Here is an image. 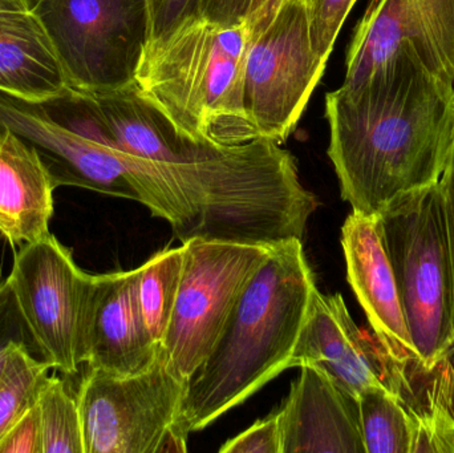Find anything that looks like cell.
<instances>
[{"label":"cell","mask_w":454,"mask_h":453,"mask_svg":"<svg viewBox=\"0 0 454 453\" xmlns=\"http://www.w3.org/2000/svg\"><path fill=\"white\" fill-rule=\"evenodd\" d=\"M327 154L352 212L381 215L436 185L454 138V84L410 45L364 80L325 96Z\"/></svg>","instance_id":"obj_1"},{"label":"cell","mask_w":454,"mask_h":453,"mask_svg":"<svg viewBox=\"0 0 454 453\" xmlns=\"http://www.w3.org/2000/svg\"><path fill=\"white\" fill-rule=\"evenodd\" d=\"M315 289L301 239L275 245L235 303L215 350L186 382L177 433L188 438L204 430L291 369Z\"/></svg>","instance_id":"obj_2"},{"label":"cell","mask_w":454,"mask_h":453,"mask_svg":"<svg viewBox=\"0 0 454 453\" xmlns=\"http://www.w3.org/2000/svg\"><path fill=\"white\" fill-rule=\"evenodd\" d=\"M247 21L225 26L204 15L152 37L136 74L140 92L197 141L239 145L258 133L245 106Z\"/></svg>","instance_id":"obj_3"},{"label":"cell","mask_w":454,"mask_h":453,"mask_svg":"<svg viewBox=\"0 0 454 453\" xmlns=\"http://www.w3.org/2000/svg\"><path fill=\"white\" fill-rule=\"evenodd\" d=\"M413 345L424 367L454 346V263L439 184L380 215Z\"/></svg>","instance_id":"obj_4"},{"label":"cell","mask_w":454,"mask_h":453,"mask_svg":"<svg viewBox=\"0 0 454 453\" xmlns=\"http://www.w3.org/2000/svg\"><path fill=\"white\" fill-rule=\"evenodd\" d=\"M68 79L82 92H106L136 82L153 35V0H35Z\"/></svg>","instance_id":"obj_5"},{"label":"cell","mask_w":454,"mask_h":453,"mask_svg":"<svg viewBox=\"0 0 454 453\" xmlns=\"http://www.w3.org/2000/svg\"><path fill=\"white\" fill-rule=\"evenodd\" d=\"M183 246L180 290L161 345L169 369L188 382L215 350L235 303L275 245L193 238Z\"/></svg>","instance_id":"obj_6"},{"label":"cell","mask_w":454,"mask_h":453,"mask_svg":"<svg viewBox=\"0 0 454 453\" xmlns=\"http://www.w3.org/2000/svg\"><path fill=\"white\" fill-rule=\"evenodd\" d=\"M186 394L168 366L164 348L137 374L90 370L77 393L84 453H162Z\"/></svg>","instance_id":"obj_7"},{"label":"cell","mask_w":454,"mask_h":453,"mask_svg":"<svg viewBox=\"0 0 454 453\" xmlns=\"http://www.w3.org/2000/svg\"><path fill=\"white\" fill-rule=\"evenodd\" d=\"M40 356L74 375L87 363V321L95 276L55 236L20 246L7 277Z\"/></svg>","instance_id":"obj_8"},{"label":"cell","mask_w":454,"mask_h":453,"mask_svg":"<svg viewBox=\"0 0 454 453\" xmlns=\"http://www.w3.org/2000/svg\"><path fill=\"white\" fill-rule=\"evenodd\" d=\"M325 66L312 44L306 5L287 0L246 56L245 106L259 138L282 144L294 132Z\"/></svg>","instance_id":"obj_9"},{"label":"cell","mask_w":454,"mask_h":453,"mask_svg":"<svg viewBox=\"0 0 454 453\" xmlns=\"http://www.w3.org/2000/svg\"><path fill=\"white\" fill-rule=\"evenodd\" d=\"M404 45L454 84V0H370L347 50L343 84L362 82Z\"/></svg>","instance_id":"obj_10"},{"label":"cell","mask_w":454,"mask_h":453,"mask_svg":"<svg viewBox=\"0 0 454 453\" xmlns=\"http://www.w3.org/2000/svg\"><path fill=\"white\" fill-rule=\"evenodd\" d=\"M26 141L47 167L56 188L74 186L140 202L114 148L53 119L42 104L0 92V130Z\"/></svg>","instance_id":"obj_11"},{"label":"cell","mask_w":454,"mask_h":453,"mask_svg":"<svg viewBox=\"0 0 454 453\" xmlns=\"http://www.w3.org/2000/svg\"><path fill=\"white\" fill-rule=\"evenodd\" d=\"M341 247L347 279L372 327L384 363L404 367L420 361L411 337L380 215L352 212L341 228Z\"/></svg>","instance_id":"obj_12"},{"label":"cell","mask_w":454,"mask_h":453,"mask_svg":"<svg viewBox=\"0 0 454 453\" xmlns=\"http://www.w3.org/2000/svg\"><path fill=\"white\" fill-rule=\"evenodd\" d=\"M291 367L309 366L327 375L352 398L370 388L388 387L378 343L357 327L340 294L315 289Z\"/></svg>","instance_id":"obj_13"},{"label":"cell","mask_w":454,"mask_h":453,"mask_svg":"<svg viewBox=\"0 0 454 453\" xmlns=\"http://www.w3.org/2000/svg\"><path fill=\"white\" fill-rule=\"evenodd\" d=\"M137 269L95 276L87 321V366L127 377L151 367L161 345L141 316Z\"/></svg>","instance_id":"obj_14"},{"label":"cell","mask_w":454,"mask_h":453,"mask_svg":"<svg viewBox=\"0 0 454 453\" xmlns=\"http://www.w3.org/2000/svg\"><path fill=\"white\" fill-rule=\"evenodd\" d=\"M278 417L282 453H365L356 399L314 367H301Z\"/></svg>","instance_id":"obj_15"},{"label":"cell","mask_w":454,"mask_h":453,"mask_svg":"<svg viewBox=\"0 0 454 453\" xmlns=\"http://www.w3.org/2000/svg\"><path fill=\"white\" fill-rule=\"evenodd\" d=\"M55 189L37 152L11 130H0V234L12 246L52 236Z\"/></svg>","instance_id":"obj_16"},{"label":"cell","mask_w":454,"mask_h":453,"mask_svg":"<svg viewBox=\"0 0 454 453\" xmlns=\"http://www.w3.org/2000/svg\"><path fill=\"white\" fill-rule=\"evenodd\" d=\"M384 367L410 419L412 453H454V346L431 367Z\"/></svg>","instance_id":"obj_17"},{"label":"cell","mask_w":454,"mask_h":453,"mask_svg":"<svg viewBox=\"0 0 454 453\" xmlns=\"http://www.w3.org/2000/svg\"><path fill=\"white\" fill-rule=\"evenodd\" d=\"M68 87L52 42L34 12H0V92L42 104Z\"/></svg>","instance_id":"obj_18"},{"label":"cell","mask_w":454,"mask_h":453,"mask_svg":"<svg viewBox=\"0 0 454 453\" xmlns=\"http://www.w3.org/2000/svg\"><path fill=\"white\" fill-rule=\"evenodd\" d=\"M184 268V246L161 250L137 268L136 292L141 316L154 342L161 345L172 321Z\"/></svg>","instance_id":"obj_19"},{"label":"cell","mask_w":454,"mask_h":453,"mask_svg":"<svg viewBox=\"0 0 454 453\" xmlns=\"http://www.w3.org/2000/svg\"><path fill=\"white\" fill-rule=\"evenodd\" d=\"M356 401L365 453H412L410 419L394 391L370 388Z\"/></svg>","instance_id":"obj_20"},{"label":"cell","mask_w":454,"mask_h":453,"mask_svg":"<svg viewBox=\"0 0 454 453\" xmlns=\"http://www.w3.org/2000/svg\"><path fill=\"white\" fill-rule=\"evenodd\" d=\"M37 407L43 453H84L79 403L61 378L48 375Z\"/></svg>","instance_id":"obj_21"},{"label":"cell","mask_w":454,"mask_h":453,"mask_svg":"<svg viewBox=\"0 0 454 453\" xmlns=\"http://www.w3.org/2000/svg\"><path fill=\"white\" fill-rule=\"evenodd\" d=\"M51 364L24 346L13 348L0 378V438L37 402Z\"/></svg>","instance_id":"obj_22"},{"label":"cell","mask_w":454,"mask_h":453,"mask_svg":"<svg viewBox=\"0 0 454 453\" xmlns=\"http://www.w3.org/2000/svg\"><path fill=\"white\" fill-rule=\"evenodd\" d=\"M309 13L312 44L328 61L341 27L357 0H301Z\"/></svg>","instance_id":"obj_23"},{"label":"cell","mask_w":454,"mask_h":453,"mask_svg":"<svg viewBox=\"0 0 454 453\" xmlns=\"http://www.w3.org/2000/svg\"><path fill=\"white\" fill-rule=\"evenodd\" d=\"M18 346L28 348L40 356L7 278H0V378L4 372L11 353Z\"/></svg>","instance_id":"obj_24"},{"label":"cell","mask_w":454,"mask_h":453,"mask_svg":"<svg viewBox=\"0 0 454 453\" xmlns=\"http://www.w3.org/2000/svg\"><path fill=\"white\" fill-rule=\"evenodd\" d=\"M221 453H282L278 411L254 423L245 433L230 439Z\"/></svg>","instance_id":"obj_25"},{"label":"cell","mask_w":454,"mask_h":453,"mask_svg":"<svg viewBox=\"0 0 454 453\" xmlns=\"http://www.w3.org/2000/svg\"><path fill=\"white\" fill-rule=\"evenodd\" d=\"M0 453H43L37 402L0 438Z\"/></svg>","instance_id":"obj_26"},{"label":"cell","mask_w":454,"mask_h":453,"mask_svg":"<svg viewBox=\"0 0 454 453\" xmlns=\"http://www.w3.org/2000/svg\"><path fill=\"white\" fill-rule=\"evenodd\" d=\"M202 0H153V35H164L184 19L202 15Z\"/></svg>","instance_id":"obj_27"},{"label":"cell","mask_w":454,"mask_h":453,"mask_svg":"<svg viewBox=\"0 0 454 453\" xmlns=\"http://www.w3.org/2000/svg\"><path fill=\"white\" fill-rule=\"evenodd\" d=\"M254 0H202L201 13L210 20L225 26L245 23Z\"/></svg>","instance_id":"obj_28"},{"label":"cell","mask_w":454,"mask_h":453,"mask_svg":"<svg viewBox=\"0 0 454 453\" xmlns=\"http://www.w3.org/2000/svg\"><path fill=\"white\" fill-rule=\"evenodd\" d=\"M439 188L440 193H442V210H444L454 263V138L447 167L439 181Z\"/></svg>","instance_id":"obj_29"},{"label":"cell","mask_w":454,"mask_h":453,"mask_svg":"<svg viewBox=\"0 0 454 453\" xmlns=\"http://www.w3.org/2000/svg\"><path fill=\"white\" fill-rule=\"evenodd\" d=\"M287 0H254L253 7H251L250 15H248L247 23L251 28V35L256 36L261 34L270 21L274 18Z\"/></svg>","instance_id":"obj_30"},{"label":"cell","mask_w":454,"mask_h":453,"mask_svg":"<svg viewBox=\"0 0 454 453\" xmlns=\"http://www.w3.org/2000/svg\"><path fill=\"white\" fill-rule=\"evenodd\" d=\"M35 0H0V12H29Z\"/></svg>","instance_id":"obj_31"}]
</instances>
